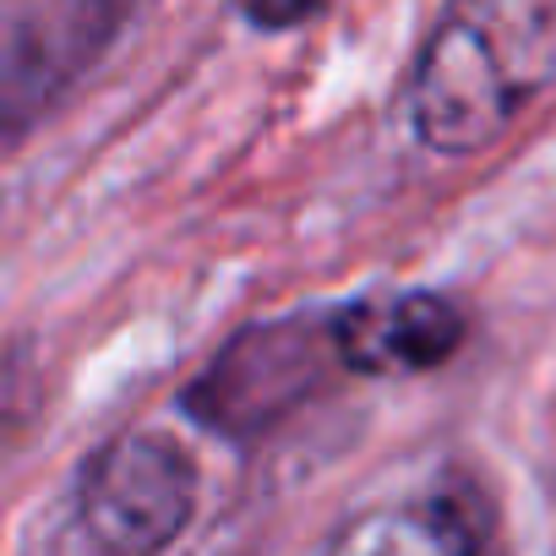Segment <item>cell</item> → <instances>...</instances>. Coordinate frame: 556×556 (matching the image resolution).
Wrapping results in <instances>:
<instances>
[{"label":"cell","mask_w":556,"mask_h":556,"mask_svg":"<svg viewBox=\"0 0 556 556\" xmlns=\"http://www.w3.org/2000/svg\"><path fill=\"white\" fill-rule=\"evenodd\" d=\"M556 77V0H458L409 83L415 137L437 153H480Z\"/></svg>","instance_id":"obj_1"},{"label":"cell","mask_w":556,"mask_h":556,"mask_svg":"<svg viewBox=\"0 0 556 556\" xmlns=\"http://www.w3.org/2000/svg\"><path fill=\"white\" fill-rule=\"evenodd\" d=\"M350 371L339 355L333 312L323 317H290L240 333L186 393V409L224 431V437H256L273 420L301 409L328 377Z\"/></svg>","instance_id":"obj_2"},{"label":"cell","mask_w":556,"mask_h":556,"mask_svg":"<svg viewBox=\"0 0 556 556\" xmlns=\"http://www.w3.org/2000/svg\"><path fill=\"white\" fill-rule=\"evenodd\" d=\"M197 513V464L159 431L110 437L77 480V518L104 556H159Z\"/></svg>","instance_id":"obj_3"},{"label":"cell","mask_w":556,"mask_h":556,"mask_svg":"<svg viewBox=\"0 0 556 556\" xmlns=\"http://www.w3.org/2000/svg\"><path fill=\"white\" fill-rule=\"evenodd\" d=\"M131 17V0H7V115L23 126L72 88Z\"/></svg>","instance_id":"obj_4"},{"label":"cell","mask_w":556,"mask_h":556,"mask_svg":"<svg viewBox=\"0 0 556 556\" xmlns=\"http://www.w3.org/2000/svg\"><path fill=\"white\" fill-rule=\"evenodd\" d=\"M333 333L350 377H409L442 366L464 344V312L447 295L409 290L339 306Z\"/></svg>","instance_id":"obj_5"},{"label":"cell","mask_w":556,"mask_h":556,"mask_svg":"<svg viewBox=\"0 0 556 556\" xmlns=\"http://www.w3.org/2000/svg\"><path fill=\"white\" fill-rule=\"evenodd\" d=\"M328 556H485V534L464 507L442 496H415L344 523Z\"/></svg>","instance_id":"obj_6"},{"label":"cell","mask_w":556,"mask_h":556,"mask_svg":"<svg viewBox=\"0 0 556 556\" xmlns=\"http://www.w3.org/2000/svg\"><path fill=\"white\" fill-rule=\"evenodd\" d=\"M328 0H240V12L256 23V28H295L306 17H317Z\"/></svg>","instance_id":"obj_7"}]
</instances>
